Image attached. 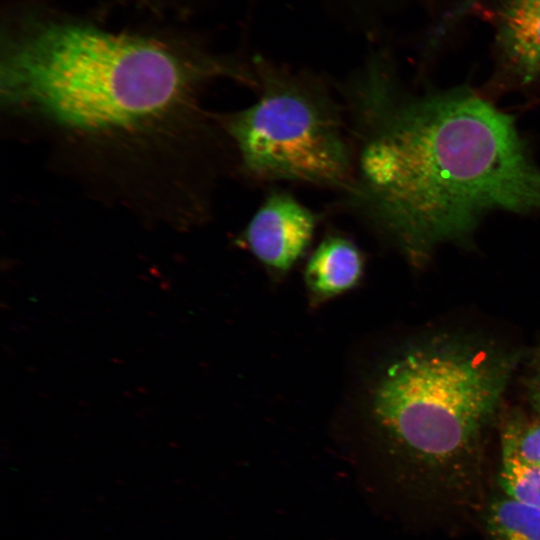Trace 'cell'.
I'll return each instance as SVG.
<instances>
[{
    "label": "cell",
    "instance_id": "cell-1",
    "mask_svg": "<svg viewBox=\"0 0 540 540\" xmlns=\"http://www.w3.org/2000/svg\"><path fill=\"white\" fill-rule=\"evenodd\" d=\"M350 202L415 265L493 212H540V166L513 118L461 87L400 100L379 62L355 83Z\"/></svg>",
    "mask_w": 540,
    "mask_h": 540
},
{
    "label": "cell",
    "instance_id": "cell-2",
    "mask_svg": "<svg viewBox=\"0 0 540 540\" xmlns=\"http://www.w3.org/2000/svg\"><path fill=\"white\" fill-rule=\"evenodd\" d=\"M522 357L456 332L411 340L388 356L366 386L363 411L400 476L428 495L466 500L484 433Z\"/></svg>",
    "mask_w": 540,
    "mask_h": 540
},
{
    "label": "cell",
    "instance_id": "cell-3",
    "mask_svg": "<svg viewBox=\"0 0 540 540\" xmlns=\"http://www.w3.org/2000/svg\"><path fill=\"white\" fill-rule=\"evenodd\" d=\"M221 68L150 39L54 23L10 44L1 89L8 104L60 127L135 134L177 116Z\"/></svg>",
    "mask_w": 540,
    "mask_h": 540
},
{
    "label": "cell",
    "instance_id": "cell-4",
    "mask_svg": "<svg viewBox=\"0 0 540 540\" xmlns=\"http://www.w3.org/2000/svg\"><path fill=\"white\" fill-rule=\"evenodd\" d=\"M257 101L227 120L243 168L262 179L346 188L353 156L339 113L309 80L256 62Z\"/></svg>",
    "mask_w": 540,
    "mask_h": 540
},
{
    "label": "cell",
    "instance_id": "cell-5",
    "mask_svg": "<svg viewBox=\"0 0 540 540\" xmlns=\"http://www.w3.org/2000/svg\"><path fill=\"white\" fill-rule=\"evenodd\" d=\"M313 213L287 193L268 196L251 218L245 240L266 267L287 271L309 246L315 230Z\"/></svg>",
    "mask_w": 540,
    "mask_h": 540
},
{
    "label": "cell",
    "instance_id": "cell-6",
    "mask_svg": "<svg viewBox=\"0 0 540 540\" xmlns=\"http://www.w3.org/2000/svg\"><path fill=\"white\" fill-rule=\"evenodd\" d=\"M504 61L522 84L540 77V0H505L499 15Z\"/></svg>",
    "mask_w": 540,
    "mask_h": 540
},
{
    "label": "cell",
    "instance_id": "cell-7",
    "mask_svg": "<svg viewBox=\"0 0 540 540\" xmlns=\"http://www.w3.org/2000/svg\"><path fill=\"white\" fill-rule=\"evenodd\" d=\"M362 271L363 259L358 248L346 238L331 236L314 250L304 278L312 295L323 300L353 288Z\"/></svg>",
    "mask_w": 540,
    "mask_h": 540
},
{
    "label": "cell",
    "instance_id": "cell-8",
    "mask_svg": "<svg viewBox=\"0 0 540 540\" xmlns=\"http://www.w3.org/2000/svg\"><path fill=\"white\" fill-rule=\"evenodd\" d=\"M486 526L490 540H540V508L503 495L489 504Z\"/></svg>",
    "mask_w": 540,
    "mask_h": 540
},
{
    "label": "cell",
    "instance_id": "cell-9",
    "mask_svg": "<svg viewBox=\"0 0 540 540\" xmlns=\"http://www.w3.org/2000/svg\"><path fill=\"white\" fill-rule=\"evenodd\" d=\"M504 495L519 503L540 508V467L501 454L498 474Z\"/></svg>",
    "mask_w": 540,
    "mask_h": 540
},
{
    "label": "cell",
    "instance_id": "cell-10",
    "mask_svg": "<svg viewBox=\"0 0 540 540\" xmlns=\"http://www.w3.org/2000/svg\"><path fill=\"white\" fill-rule=\"evenodd\" d=\"M501 454L511 455L540 467V419L520 413L508 417L502 425Z\"/></svg>",
    "mask_w": 540,
    "mask_h": 540
},
{
    "label": "cell",
    "instance_id": "cell-11",
    "mask_svg": "<svg viewBox=\"0 0 540 540\" xmlns=\"http://www.w3.org/2000/svg\"><path fill=\"white\" fill-rule=\"evenodd\" d=\"M524 387L529 404L540 419V349L535 350L527 363Z\"/></svg>",
    "mask_w": 540,
    "mask_h": 540
}]
</instances>
